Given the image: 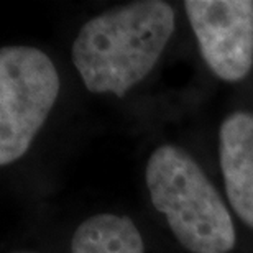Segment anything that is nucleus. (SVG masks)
Returning a JSON list of instances; mask_svg holds the SVG:
<instances>
[{
	"label": "nucleus",
	"mask_w": 253,
	"mask_h": 253,
	"mask_svg": "<svg viewBox=\"0 0 253 253\" xmlns=\"http://www.w3.org/2000/svg\"><path fill=\"white\" fill-rule=\"evenodd\" d=\"M71 253H145V245L130 217L97 214L76 229Z\"/></svg>",
	"instance_id": "nucleus-6"
},
{
	"label": "nucleus",
	"mask_w": 253,
	"mask_h": 253,
	"mask_svg": "<svg viewBox=\"0 0 253 253\" xmlns=\"http://www.w3.org/2000/svg\"><path fill=\"white\" fill-rule=\"evenodd\" d=\"M219 158L230 206L253 229V114L239 110L222 122Z\"/></svg>",
	"instance_id": "nucleus-5"
},
{
	"label": "nucleus",
	"mask_w": 253,
	"mask_h": 253,
	"mask_svg": "<svg viewBox=\"0 0 253 253\" xmlns=\"http://www.w3.org/2000/svg\"><path fill=\"white\" fill-rule=\"evenodd\" d=\"M59 94L53 61L33 46L0 51V165L27 153Z\"/></svg>",
	"instance_id": "nucleus-3"
},
{
	"label": "nucleus",
	"mask_w": 253,
	"mask_h": 253,
	"mask_svg": "<svg viewBox=\"0 0 253 253\" xmlns=\"http://www.w3.org/2000/svg\"><path fill=\"white\" fill-rule=\"evenodd\" d=\"M174 32V12L161 0H140L87 20L73 43V64L85 89L124 97L158 63Z\"/></svg>",
	"instance_id": "nucleus-1"
},
{
	"label": "nucleus",
	"mask_w": 253,
	"mask_h": 253,
	"mask_svg": "<svg viewBox=\"0 0 253 253\" xmlns=\"http://www.w3.org/2000/svg\"><path fill=\"white\" fill-rule=\"evenodd\" d=\"M145 181L151 204L186 250L227 253L234 249L230 212L188 151L174 145L156 148L146 165Z\"/></svg>",
	"instance_id": "nucleus-2"
},
{
	"label": "nucleus",
	"mask_w": 253,
	"mask_h": 253,
	"mask_svg": "<svg viewBox=\"0 0 253 253\" xmlns=\"http://www.w3.org/2000/svg\"><path fill=\"white\" fill-rule=\"evenodd\" d=\"M184 8L209 69L222 81L244 79L253 66L252 0H188Z\"/></svg>",
	"instance_id": "nucleus-4"
}]
</instances>
